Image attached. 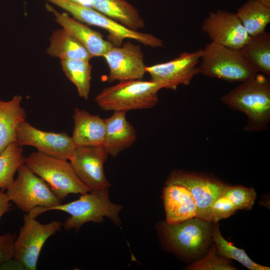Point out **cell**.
I'll return each mask as SVG.
<instances>
[{
  "label": "cell",
  "mask_w": 270,
  "mask_h": 270,
  "mask_svg": "<svg viewBox=\"0 0 270 270\" xmlns=\"http://www.w3.org/2000/svg\"><path fill=\"white\" fill-rule=\"evenodd\" d=\"M221 100L230 108L246 116L245 131L268 128L270 122V81L268 76L258 73L222 96Z\"/></svg>",
  "instance_id": "6da1fadb"
},
{
  "label": "cell",
  "mask_w": 270,
  "mask_h": 270,
  "mask_svg": "<svg viewBox=\"0 0 270 270\" xmlns=\"http://www.w3.org/2000/svg\"><path fill=\"white\" fill-rule=\"evenodd\" d=\"M165 84L141 80L120 82L104 88L94 100L104 111L125 112L150 108L156 106L158 92Z\"/></svg>",
  "instance_id": "7a4b0ae2"
},
{
  "label": "cell",
  "mask_w": 270,
  "mask_h": 270,
  "mask_svg": "<svg viewBox=\"0 0 270 270\" xmlns=\"http://www.w3.org/2000/svg\"><path fill=\"white\" fill-rule=\"evenodd\" d=\"M17 172V177L6 193L9 200L29 216L36 218L47 208L62 204L49 186L25 164Z\"/></svg>",
  "instance_id": "3957f363"
},
{
  "label": "cell",
  "mask_w": 270,
  "mask_h": 270,
  "mask_svg": "<svg viewBox=\"0 0 270 270\" xmlns=\"http://www.w3.org/2000/svg\"><path fill=\"white\" fill-rule=\"evenodd\" d=\"M122 207L110 202L106 188L82 194L76 200L47 208L45 212L58 210L68 213L70 216L62 224V226L68 230L72 228L78 230L85 223L100 222L104 217L120 225L119 213Z\"/></svg>",
  "instance_id": "277c9868"
},
{
  "label": "cell",
  "mask_w": 270,
  "mask_h": 270,
  "mask_svg": "<svg viewBox=\"0 0 270 270\" xmlns=\"http://www.w3.org/2000/svg\"><path fill=\"white\" fill-rule=\"evenodd\" d=\"M200 60V74L230 82H244L258 74L240 50L212 42L202 49Z\"/></svg>",
  "instance_id": "5b68a950"
},
{
  "label": "cell",
  "mask_w": 270,
  "mask_h": 270,
  "mask_svg": "<svg viewBox=\"0 0 270 270\" xmlns=\"http://www.w3.org/2000/svg\"><path fill=\"white\" fill-rule=\"evenodd\" d=\"M25 164L49 186L62 202L69 194H82L90 192L67 160L36 152L26 158Z\"/></svg>",
  "instance_id": "8992f818"
},
{
  "label": "cell",
  "mask_w": 270,
  "mask_h": 270,
  "mask_svg": "<svg viewBox=\"0 0 270 270\" xmlns=\"http://www.w3.org/2000/svg\"><path fill=\"white\" fill-rule=\"evenodd\" d=\"M47 0L66 10L76 20L106 30L108 41L114 46H120L124 40L129 38L152 48L164 46L162 40L153 34L129 29L92 8L66 0Z\"/></svg>",
  "instance_id": "52a82bcc"
},
{
  "label": "cell",
  "mask_w": 270,
  "mask_h": 270,
  "mask_svg": "<svg viewBox=\"0 0 270 270\" xmlns=\"http://www.w3.org/2000/svg\"><path fill=\"white\" fill-rule=\"evenodd\" d=\"M62 224L54 220L42 224L35 218L27 214L24 217V224L15 240L13 260L24 270H35L40 254L46 240L60 230Z\"/></svg>",
  "instance_id": "ba28073f"
},
{
  "label": "cell",
  "mask_w": 270,
  "mask_h": 270,
  "mask_svg": "<svg viewBox=\"0 0 270 270\" xmlns=\"http://www.w3.org/2000/svg\"><path fill=\"white\" fill-rule=\"evenodd\" d=\"M210 222L192 218L176 224L166 222L162 230L168 243L178 253L194 256L201 253L211 237Z\"/></svg>",
  "instance_id": "9c48e42d"
},
{
  "label": "cell",
  "mask_w": 270,
  "mask_h": 270,
  "mask_svg": "<svg viewBox=\"0 0 270 270\" xmlns=\"http://www.w3.org/2000/svg\"><path fill=\"white\" fill-rule=\"evenodd\" d=\"M16 142L21 146H30L46 156L69 160L77 146L65 132L56 133L38 130L24 120L16 129Z\"/></svg>",
  "instance_id": "30bf717a"
},
{
  "label": "cell",
  "mask_w": 270,
  "mask_h": 270,
  "mask_svg": "<svg viewBox=\"0 0 270 270\" xmlns=\"http://www.w3.org/2000/svg\"><path fill=\"white\" fill-rule=\"evenodd\" d=\"M108 154L103 146H77L69 159L80 180L90 190L108 188L104 165Z\"/></svg>",
  "instance_id": "8fae6325"
},
{
  "label": "cell",
  "mask_w": 270,
  "mask_h": 270,
  "mask_svg": "<svg viewBox=\"0 0 270 270\" xmlns=\"http://www.w3.org/2000/svg\"><path fill=\"white\" fill-rule=\"evenodd\" d=\"M202 30L211 42L240 50L250 38L236 13L218 10L211 12L204 20Z\"/></svg>",
  "instance_id": "7c38bea8"
},
{
  "label": "cell",
  "mask_w": 270,
  "mask_h": 270,
  "mask_svg": "<svg viewBox=\"0 0 270 270\" xmlns=\"http://www.w3.org/2000/svg\"><path fill=\"white\" fill-rule=\"evenodd\" d=\"M202 52V49L184 52L170 61L146 66V72L152 80L165 84L166 88L176 90L179 85H188L192 78L200 74L197 66Z\"/></svg>",
  "instance_id": "4fadbf2b"
},
{
  "label": "cell",
  "mask_w": 270,
  "mask_h": 270,
  "mask_svg": "<svg viewBox=\"0 0 270 270\" xmlns=\"http://www.w3.org/2000/svg\"><path fill=\"white\" fill-rule=\"evenodd\" d=\"M109 68L106 80L112 82L141 80L146 72L144 54L140 46L130 41L122 46H112L102 56Z\"/></svg>",
  "instance_id": "5bb4252c"
},
{
  "label": "cell",
  "mask_w": 270,
  "mask_h": 270,
  "mask_svg": "<svg viewBox=\"0 0 270 270\" xmlns=\"http://www.w3.org/2000/svg\"><path fill=\"white\" fill-rule=\"evenodd\" d=\"M168 178L181 184L190 192L196 205V217L208 222L211 205L228 186L210 177L180 170L172 172Z\"/></svg>",
  "instance_id": "9a60e30c"
},
{
  "label": "cell",
  "mask_w": 270,
  "mask_h": 270,
  "mask_svg": "<svg viewBox=\"0 0 270 270\" xmlns=\"http://www.w3.org/2000/svg\"><path fill=\"white\" fill-rule=\"evenodd\" d=\"M163 200L167 223L176 224L196 217L195 200L181 184L168 178L163 190Z\"/></svg>",
  "instance_id": "2e32d148"
},
{
  "label": "cell",
  "mask_w": 270,
  "mask_h": 270,
  "mask_svg": "<svg viewBox=\"0 0 270 270\" xmlns=\"http://www.w3.org/2000/svg\"><path fill=\"white\" fill-rule=\"evenodd\" d=\"M46 8L54 16L56 22L80 42L92 58L102 56L114 46L112 42L104 40L100 32L70 17L68 14L60 13L47 4Z\"/></svg>",
  "instance_id": "e0dca14e"
},
{
  "label": "cell",
  "mask_w": 270,
  "mask_h": 270,
  "mask_svg": "<svg viewBox=\"0 0 270 270\" xmlns=\"http://www.w3.org/2000/svg\"><path fill=\"white\" fill-rule=\"evenodd\" d=\"M72 118V138L76 146L104 147L106 134L104 119L78 108L74 110Z\"/></svg>",
  "instance_id": "ac0fdd59"
},
{
  "label": "cell",
  "mask_w": 270,
  "mask_h": 270,
  "mask_svg": "<svg viewBox=\"0 0 270 270\" xmlns=\"http://www.w3.org/2000/svg\"><path fill=\"white\" fill-rule=\"evenodd\" d=\"M126 112H114L111 116L104 119L106 134L104 148L112 156L131 146L136 140V132L126 119Z\"/></svg>",
  "instance_id": "d6986e66"
},
{
  "label": "cell",
  "mask_w": 270,
  "mask_h": 270,
  "mask_svg": "<svg viewBox=\"0 0 270 270\" xmlns=\"http://www.w3.org/2000/svg\"><path fill=\"white\" fill-rule=\"evenodd\" d=\"M22 96L15 95L9 101L0 100V154L16 140V129L26 120V113L20 106Z\"/></svg>",
  "instance_id": "ffe728a7"
},
{
  "label": "cell",
  "mask_w": 270,
  "mask_h": 270,
  "mask_svg": "<svg viewBox=\"0 0 270 270\" xmlns=\"http://www.w3.org/2000/svg\"><path fill=\"white\" fill-rule=\"evenodd\" d=\"M92 7L133 30L138 31L145 26L138 10L125 0H92Z\"/></svg>",
  "instance_id": "44dd1931"
},
{
  "label": "cell",
  "mask_w": 270,
  "mask_h": 270,
  "mask_svg": "<svg viewBox=\"0 0 270 270\" xmlns=\"http://www.w3.org/2000/svg\"><path fill=\"white\" fill-rule=\"evenodd\" d=\"M46 52L50 56L60 60H90L92 58L84 46L63 28L54 32Z\"/></svg>",
  "instance_id": "7402d4cb"
},
{
  "label": "cell",
  "mask_w": 270,
  "mask_h": 270,
  "mask_svg": "<svg viewBox=\"0 0 270 270\" xmlns=\"http://www.w3.org/2000/svg\"><path fill=\"white\" fill-rule=\"evenodd\" d=\"M236 14L250 36L264 32L270 22V6L258 0H247Z\"/></svg>",
  "instance_id": "603a6c76"
},
{
  "label": "cell",
  "mask_w": 270,
  "mask_h": 270,
  "mask_svg": "<svg viewBox=\"0 0 270 270\" xmlns=\"http://www.w3.org/2000/svg\"><path fill=\"white\" fill-rule=\"evenodd\" d=\"M254 68L266 76L270 75V34L264 32L250 36L240 50Z\"/></svg>",
  "instance_id": "cb8c5ba5"
},
{
  "label": "cell",
  "mask_w": 270,
  "mask_h": 270,
  "mask_svg": "<svg viewBox=\"0 0 270 270\" xmlns=\"http://www.w3.org/2000/svg\"><path fill=\"white\" fill-rule=\"evenodd\" d=\"M22 146L14 142L0 154V189L4 192L12 184L19 167L25 164L26 158Z\"/></svg>",
  "instance_id": "d4e9b609"
},
{
  "label": "cell",
  "mask_w": 270,
  "mask_h": 270,
  "mask_svg": "<svg viewBox=\"0 0 270 270\" xmlns=\"http://www.w3.org/2000/svg\"><path fill=\"white\" fill-rule=\"evenodd\" d=\"M62 68L66 76L76 86L78 96L86 100L90 87L92 66L89 60L62 59Z\"/></svg>",
  "instance_id": "484cf974"
},
{
  "label": "cell",
  "mask_w": 270,
  "mask_h": 270,
  "mask_svg": "<svg viewBox=\"0 0 270 270\" xmlns=\"http://www.w3.org/2000/svg\"><path fill=\"white\" fill-rule=\"evenodd\" d=\"M211 236L215 242L216 254L228 259H234L251 270H270V267L253 262L245 251L234 246L223 238L218 226L212 228Z\"/></svg>",
  "instance_id": "4316f807"
},
{
  "label": "cell",
  "mask_w": 270,
  "mask_h": 270,
  "mask_svg": "<svg viewBox=\"0 0 270 270\" xmlns=\"http://www.w3.org/2000/svg\"><path fill=\"white\" fill-rule=\"evenodd\" d=\"M222 195L230 200L237 210H250L254 204L256 194L253 188L228 186Z\"/></svg>",
  "instance_id": "83f0119b"
},
{
  "label": "cell",
  "mask_w": 270,
  "mask_h": 270,
  "mask_svg": "<svg viewBox=\"0 0 270 270\" xmlns=\"http://www.w3.org/2000/svg\"><path fill=\"white\" fill-rule=\"evenodd\" d=\"M190 270H235L228 258L216 254V245H213L207 254L188 267Z\"/></svg>",
  "instance_id": "f1b7e54d"
},
{
  "label": "cell",
  "mask_w": 270,
  "mask_h": 270,
  "mask_svg": "<svg viewBox=\"0 0 270 270\" xmlns=\"http://www.w3.org/2000/svg\"><path fill=\"white\" fill-rule=\"evenodd\" d=\"M237 208L227 198L222 195L218 198L210 208L209 222L216 223L233 215Z\"/></svg>",
  "instance_id": "f546056e"
},
{
  "label": "cell",
  "mask_w": 270,
  "mask_h": 270,
  "mask_svg": "<svg viewBox=\"0 0 270 270\" xmlns=\"http://www.w3.org/2000/svg\"><path fill=\"white\" fill-rule=\"evenodd\" d=\"M16 237V233L11 232L0 236V266L13 260Z\"/></svg>",
  "instance_id": "4dcf8cb0"
},
{
  "label": "cell",
  "mask_w": 270,
  "mask_h": 270,
  "mask_svg": "<svg viewBox=\"0 0 270 270\" xmlns=\"http://www.w3.org/2000/svg\"><path fill=\"white\" fill-rule=\"evenodd\" d=\"M6 192L0 190V219L6 213L10 210L12 205Z\"/></svg>",
  "instance_id": "1f68e13d"
},
{
  "label": "cell",
  "mask_w": 270,
  "mask_h": 270,
  "mask_svg": "<svg viewBox=\"0 0 270 270\" xmlns=\"http://www.w3.org/2000/svg\"><path fill=\"white\" fill-rule=\"evenodd\" d=\"M71 2L82 6L86 7L92 8V0H66Z\"/></svg>",
  "instance_id": "d6a6232c"
},
{
  "label": "cell",
  "mask_w": 270,
  "mask_h": 270,
  "mask_svg": "<svg viewBox=\"0 0 270 270\" xmlns=\"http://www.w3.org/2000/svg\"><path fill=\"white\" fill-rule=\"evenodd\" d=\"M258 0L262 4L268 6H270V0Z\"/></svg>",
  "instance_id": "836d02e7"
}]
</instances>
